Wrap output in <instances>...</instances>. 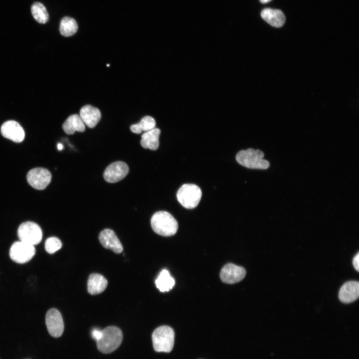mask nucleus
<instances>
[{
    "label": "nucleus",
    "mask_w": 359,
    "mask_h": 359,
    "mask_svg": "<svg viewBox=\"0 0 359 359\" xmlns=\"http://www.w3.org/2000/svg\"><path fill=\"white\" fill-rule=\"evenodd\" d=\"M151 224L155 232L164 236L174 235L178 229L176 219L165 211H159L154 213L151 219Z\"/></svg>",
    "instance_id": "nucleus-1"
},
{
    "label": "nucleus",
    "mask_w": 359,
    "mask_h": 359,
    "mask_svg": "<svg viewBox=\"0 0 359 359\" xmlns=\"http://www.w3.org/2000/svg\"><path fill=\"white\" fill-rule=\"evenodd\" d=\"M264 154L260 150L252 148L239 151L236 156V161L241 166L252 169L266 170L269 162L263 159Z\"/></svg>",
    "instance_id": "nucleus-2"
},
{
    "label": "nucleus",
    "mask_w": 359,
    "mask_h": 359,
    "mask_svg": "<svg viewBox=\"0 0 359 359\" xmlns=\"http://www.w3.org/2000/svg\"><path fill=\"white\" fill-rule=\"evenodd\" d=\"M122 339L123 334L119 328L109 326L102 330L101 338L96 341L97 348L103 353H110L120 346Z\"/></svg>",
    "instance_id": "nucleus-3"
},
{
    "label": "nucleus",
    "mask_w": 359,
    "mask_h": 359,
    "mask_svg": "<svg viewBox=\"0 0 359 359\" xmlns=\"http://www.w3.org/2000/svg\"><path fill=\"white\" fill-rule=\"evenodd\" d=\"M153 345L157 352L169 353L174 344L175 333L172 328L168 326H160L153 332Z\"/></svg>",
    "instance_id": "nucleus-4"
},
{
    "label": "nucleus",
    "mask_w": 359,
    "mask_h": 359,
    "mask_svg": "<svg viewBox=\"0 0 359 359\" xmlns=\"http://www.w3.org/2000/svg\"><path fill=\"white\" fill-rule=\"evenodd\" d=\"M201 195L200 188L195 184L189 183L183 184L177 193V197L180 203L187 209L196 207Z\"/></svg>",
    "instance_id": "nucleus-5"
},
{
    "label": "nucleus",
    "mask_w": 359,
    "mask_h": 359,
    "mask_svg": "<svg viewBox=\"0 0 359 359\" xmlns=\"http://www.w3.org/2000/svg\"><path fill=\"white\" fill-rule=\"evenodd\" d=\"M17 235L21 241L33 246L39 243L42 237L40 226L31 221L21 223L18 228Z\"/></svg>",
    "instance_id": "nucleus-6"
},
{
    "label": "nucleus",
    "mask_w": 359,
    "mask_h": 359,
    "mask_svg": "<svg viewBox=\"0 0 359 359\" xmlns=\"http://www.w3.org/2000/svg\"><path fill=\"white\" fill-rule=\"evenodd\" d=\"M10 259L16 263L22 264L28 262L35 254L33 245L20 241L14 242L9 250Z\"/></svg>",
    "instance_id": "nucleus-7"
},
{
    "label": "nucleus",
    "mask_w": 359,
    "mask_h": 359,
    "mask_svg": "<svg viewBox=\"0 0 359 359\" xmlns=\"http://www.w3.org/2000/svg\"><path fill=\"white\" fill-rule=\"evenodd\" d=\"M51 180L50 172L43 168H35L30 170L27 175L28 183L33 188L42 190L49 184Z\"/></svg>",
    "instance_id": "nucleus-8"
},
{
    "label": "nucleus",
    "mask_w": 359,
    "mask_h": 359,
    "mask_svg": "<svg viewBox=\"0 0 359 359\" xmlns=\"http://www.w3.org/2000/svg\"><path fill=\"white\" fill-rule=\"evenodd\" d=\"M45 323L49 334L53 337H60L64 330V323L60 313L55 308L49 310L46 314Z\"/></svg>",
    "instance_id": "nucleus-9"
},
{
    "label": "nucleus",
    "mask_w": 359,
    "mask_h": 359,
    "mask_svg": "<svg viewBox=\"0 0 359 359\" xmlns=\"http://www.w3.org/2000/svg\"><path fill=\"white\" fill-rule=\"evenodd\" d=\"M129 173V167L124 162L118 161L111 164L105 170L103 177L110 183L118 182L123 179Z\"/></svg>",
    "instance_id": "nucleus-10"
},
{
    "label": "nucleus",
    "mask_w": 359,
    "mask_h": 359,
    "mask_svg": "<svg viewBox=\"0 0 359 359\" xmlns=\"http://www.w3.org/2000/svg\"><path fill=\"white\" fill-rule=\"evenodd\" d=\"M245 269L232 263L226 264L220 273L221 280L227 284H234L242 280L245 276Z\"/></svg>",
    "instance_id": "nucleus-11"
},
{
    "label": "nucleus",
    "mask_w": 359,
    "mask_h": 359,
    "mask_svg": "<svg viewBox=\"0 0 359 359\" xmlns=\"http://www.w3.org/2000/svg\"><path fill=\"white\" fill-rule=\"evenodd\" d=\"M1 135L14 142L20 143L24 139V131L17 122L9 120L4 122L0 128Z\"/></svg>",
    "instance_id": "nucleus-12"
},
{
    "label": "nucleus",
    "mask_w": 359,
    "mask_h": 359,
    "mask_svg": "<svg viewBox=\"0 0 359 359\" xmlns=\"http://www.w3.org/2000/svg\"><path fill=\"white\" fill-rule=\"evenodd\" d=\"M99 240L104 247L112 250L115 253L119 254L123 250V246L117 235L110 229L103 230L99 234Z\"/></svg>",
    "instance_id": "nucleus-13"
},
{
    "label": "nucleus",
    "mask_w": 359,
    "mask_h": 359,
    "mask_svg": "<svg viewBox=\"0 0 359 359\" xmlns=\"http://www.w3.org/2000/svg\"><path fill=\"white\" fill-rule=\"evenodd\" d=\"M359 296V283L356 281L345 283L339 293L340 300L344 303H350L358 299Z\"/></svg>",
    "instance_id": "nucleus-14"
},
{
    "label": "nucleus",
    "mask_w": 359,
    "mask_h": 359,
    "mask_svg": "<svg viewBox=\"0 0 359 359\" xmlns=\"http://www.w3.org/2000/svg\"><path fill=\"white\" fill-rule=\"evenodd\" d=\"M79 115L84 124L90 128L95 127L101 117L100 110L90 105L82 107L80 109Z\"/></svg>",
    "instance_id": "nucleus-15"
},
{
    "label": "nucleus",
    "mask_w": 359,
    "mask_h": 359,
    "mask_svg": "<svg viewBox=\"0 0 359 359\" xmlns=\"http://www.w3.org/2000/svg\"><path fill=\"white\" fill-rule=\"evenodd\" d=\"M261 15L265 21L276 27L282 26L286 20L284 13L279 9L266 8L261 11Z\"/></svg>",
    "instance_id": "nucleus-16"
},
{
    "label": "nucleus",
    "mask_w": 359,
    "mask_h": 359,
    "mask_svg": "<svg viewBox=\"0 0 359 359\" xmlns=\"http://www.w3.org/2000/svg\"><path fill=\"white\" fill-rule=\"evenodd\" d=\"M108 285L107 279L102 275L92 273L87 281V290L91 295H97L103 292Z\"/></svg>",
    "instance_id": "nucleus-17"
},
{
    "label": "nucleus",
    "mask_w": 359,
    "mask_h": 359,
    "mask_svg": "<svg viewBox=\"0 0 359 359\" xmlns=\"http://www.w3.org/2000/svg\"><path fill=\"white\" fill-rule=\"evenodd\" d=\"M62 128L65 133L71 135L76 131L83 132L85 130L84 122L78 114L70 115L64 122Z\"/></svg>",
    "instance_id": "nucleus-18"
},
{
    "label": "nucleus",
    "mask_w": 359,
    "mask_h": 359,
    "mask_svg": "<svg viewBox=\"0 0 359 359\" xmlns=\"http://www.w3.org/2000/svg\"><path fill=\"white\" fill-rule=\"evenodd\" d=\"M161 131L159 128L144 133L142 135L141 145L145 149L156 150L159 146V136Z\"/></svg>",
    "instance_id": "nucleus-19"
},
{
    "label": "nucleus",
    "mask_w": 359,
    "mask_h": 359,
    "mask_svg": "<svg viewBox=\"0 0 359 359\" xmlns=\"http://www.w3.org/2000/svg\"><path fill=\"white\" fill-rule=\"evenodd\" d=\"M155 284L161 292H164L172 289L175 285V281L169 272L166 269H163L156 279Z\"/></svg>",
    "instance_id": "nucleus-20"
},
{
    "label": "nucleus",
    "mask_w": 359,
    "mask_h": 359,
    "mask_svg": "<svg viewBox=\"0 0 359 359\" xmlns=\"http://www.w3.org/2000/svg\"><path fill=\"white\" fill-rule=\"evenodd\" d=\"M78 30V25L76 20L70 17H64L61 20L59 26L60 33L64 36H70L74 35Z\"/></svg>",
    "instance_id": "nucleus-21"
},
{
    "label": "nucleus",
    "mask_w": 359,
    "mask_h": 359,
    "mask_svg": "<svg viewBox=\"0 0 359 359\" xmlns=\"http://www.w3.org/2000/svg\"><path fill=\"white\" fill-rule=\"evenodd\" d=\"M156 121L155 119L149 116L143 117L141 121L130 127L131 131L136 134H140L142 131L148 132L155 128Z\"/></svg>",
    "instance_id": "nucleus-22"
},
{
    "label": "nucleus",
    "mask_w": 359,
    "mask_h": 359,
    "mask_svg": "<svg viewBox=\"0 0 359 359\" xmlns=\"http://www.w3.org/2000/svg\"><path fill=\"white\" fill-rule=\"evenodd\" d=\"M31 11L33 18L38 22L44 24L48 21L49 15L46 7L42 3L34 2L31 6Z\"/></svg>",
    "instance_id": "nucleus-23"
},
{
    "label": "nucleus",
    "mask_w": 359,
    "mask_h": 359,
    "mask_svg": "<svg viewBox=\"0 0 359 359\" xmlns=\"http://www.w3.org/2000/svg\"><path fill=\"white\" fill-rule=\"evenodd\" d=\"M45 250L49 254H53L62 246L61 241L56 237L48 238L45 242Z\"/></svg>",
    "instance_id": "nucleus-24"
},
{
    "label": "nucleus",
    "mask_w": 359,
    "mask_h": 359,
    "mask_svg": "<svg viewBox=\"0 0 359 359\" xmlns=\"http://www.w3.org/2000/svg\"><path fill=\"white\" fill-rule=\"evenodd\" d=\"M102 336V330L94 328L92 330L91 336L96 341L99 340Z\"/></svg>",
    "instance_id": "nucleus-25"
},
{
    "label": "nucleus",
    "mask_w": 359,
    "mask_h": 359,
    "mask_svg": "<svg viewBox=\"0 0 359 359\" xmlns=\"http://www.w3.org/2000/svg\"><path fill=\"white\" fill-rule=\"evenodd\" d=\"M353 264L355 269L357 271H359V252L354 257L353 260Z\"/></svg>",
    "instance_id": "nucleus-26"
},
{
    "label": "nucleus",
    "mask_w": 359,
    "mask_h": 359,
    "mask_svg": "<svg viewBox=\"0 0 359 359\" xmlns=\"http://www.w3.org/2000/svg\"><path fill=\"white\" fill-rule=\"evenodd\" d=\"M63 145H62L61 144H60V143H58V145H57V149H58V150H60H60H62V149H63Z\"/></svg>",
    "instance_id": "nucleus-27"
},
{
    "label": "nucleus",
    "mask_w": 359,
    "mask_h": 359,
    "mask_svg": "<svg viewBox=\"0 0 359 359\" xmlns=\"http://www.w3.org/2000/svg\"><path fill=\"white\" fill-rule=\"evenodd\" d=\"M271 0H260V1L262 3H266L271 1Z\"/></svg>",
    "instance_id": "nucleus-28"
}]
</instances>
